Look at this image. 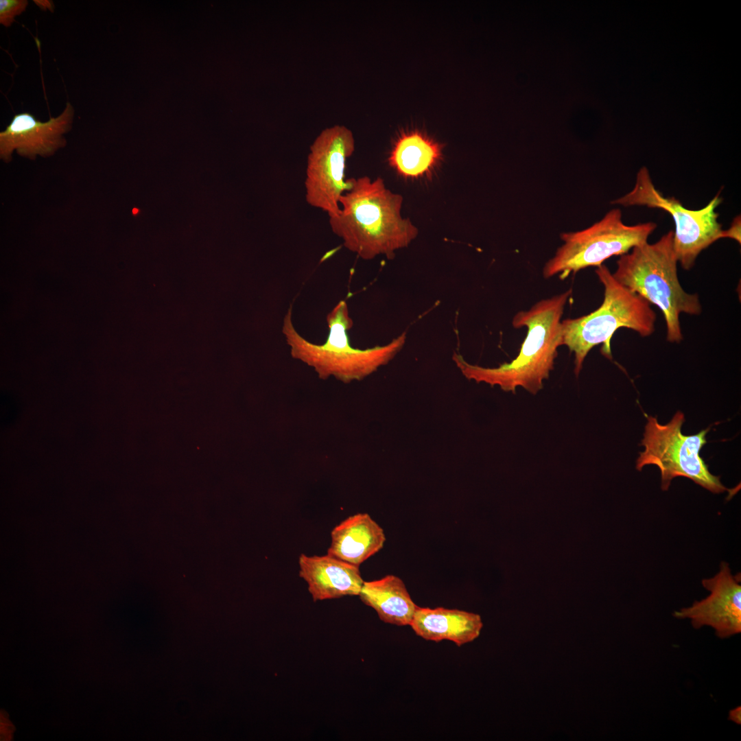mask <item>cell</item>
I'll return each instance as SVG.
<instances>
[{
	"label": "cell",
	"instance_id": "13",
	"mask_svg": "<svg viewBox=\"0 0 741 741\" xmlns=\"http://www.w3.org/2000/svg\"><path fill=\"white\" fill-rule=\"evenodd\" d=\"M331 545L327 554L360 566L384 546V530L366 513L350 516L331 532Z\"/></svg>",
	"mask_w": 741,
	"mask_h": 741
},
{
	"label": "cell",
	"instance_id": "16",
	"mask_svg": "<svg viewBox=\"0 0 741 741\" xmlns=\"http://www.w3.org/2000/svg\"><path fill=\"white\" fill-rule=\"evenodd\" d=\"M441 156L440 145L422 134H403L397 141L389 157V164L400 174L418 177L434 167Z\"/></svg>",
	"mask_w": 741,
	"mask_h": 741
},
{
	"label": "cell",
	"instance_id": "6",
	"mask_svg": "<svg viewBox=\"0 0 741 741\" xmlns=\"http://www.w3.org/2000/svg\"><path fill=\"white\" fill-rule=\"evenodd\" d=\"M644 415L647 423L641 443L644 450L639 452L637 459L638 471L646 465H656L660 470L663 491L668 489L674 478L685 477L711 493H733V489H727L718 476L709 471L700 456L702 447L707 443L709 428L696 434L685 435L681 431L685 417L680 411L664 425L659 423L655 417Z\"/></svg>",
	"mask_w": 741,
	"mask_h": 741
},
{
	"label": "cell",
	"instance_id": "4",
	"mask_svg": "<svg viewBox=\"0 0 741 741\" xmlns=\"http://www.w3.org/2000/svg\"><path fill=\"white\" fill-rule=\"evenodd\" d=\"M674 231H669L657 242H648L622 255L617 261L615 279L630 291L656 305L666 325V339L680 342L681 314L699 315L702 306L696 294L682 287L677 275L678 259L673 246Z\"/></svg>",
	"mask_w": 741,
	"mask_h": 741
},
{
	"label": "cell",
	"instance_id": "1",
	"mask_svg": "<svg viewBox=\"0 0 741 741\" xmlns=\"http://www.w3.org/2000/svg\"><path fill=\"white\" fill-rule=\"evenodd\" d=\"M402 202V196L388 189L381 178H353L340 198V213L329 218L331 231L362 259H390L418 235L417 228L401 215Z\"/></svg>",
	"mask_w": 741,
	"mask_h": 741
},
{
	"label": "cell",
	"instance_id": "8",
	"mask_svg": "<svg viewBox=\"0 0 741 741\" xmlns=\"http://www.w3.org/2000/svg\"><path fill=\"white\" fill-rule=\"evenodd\" d=\"M722 200L718 192L703 208L688 209L674 197H665L656 189L648 169L643 167L637 174L633 189L611 201V204L625 207L645 206L670 213L675 224L674 250L678 262L684 270H688L702 250L722 238V226L718 221V213L716 211Z\"/></svg>",
	"mask_w": 741,
	"mask_h": 741
},
{
	"label": "cell",
	"instance_id": "17",
	"mask_svg": "<svg viewBox=\"0 0 741 741\" xmlns=\"http://www.w3.org/2000/svg\"><path fill=\"white\" fill-rule=\"evenodd\" d=\"M27 5V0H1L0 23L5 27H10L16 16L26 10Z\"/></svg>",
	"mask_w": 741,
	"mask_h": 741
},
{
	"label": "cell",
	"instance_id": "7",
	"mask_svg": "<svg viewBox=\"0 0 741 741\" xmlns=\"http://www.w3.org/2000/svg\"><path fill=\"white\" fill-rule=\"evenodd\" d=\"M657 226L653 222L626 225L622 222L621 210L613 209L587 228L561 233L563 244L545 263L543 276L548 279L558 274L563 280L580 270L598 267L613 256L626 254L646 243Z\"/></svg>",
	"mask_w": 741,
	"mask_h": 741
},
{
	"label": "cell",
	"instance_id": "3",
	"mask_svg": "<svg viewBox=\"0 0 741 741\" xmlns=\"http://www.w3.org/2000/svg\"><path fill=\"white\" fill-rule=\"evenodd\" d=\"M326 320L328 334L322 344L311 342L298 332L293 324L292 305L282 325L292 357L312 368L322 380L334 377L346 384L361 381L388 364L406 342L405 331L385 345L364 349L353 347L348 334L353 321L344 300L333 307Z\"/></svg>",
	"mask_w": 741,
	"mask_h": 741
},
{
	"label": "cell",
	"instance_id": "15",
	"mask_svg": "<svg viewBox=\"0 0 741 741\" xmlns=\"http://www.w3.org/2000/svg\"><path fill=\"white\" fill-rule=\"evenodd\" d=\"M359 596L381 621L397 626L410 625L417 607L403 580L394 575L364 581Z\"/></svg>",
	"mask_w": 741,
	"mask_h": 741
},
{
	"label": "cell",
	"instance_id": "9",
	"mask_svg": "<svg viewBox=\"0 0 741 741\" xmlns=\"http://www.w3.org/2000/svg\"><path fill=\"white\" fill-rule=\"evenodd\" d=\"M354 149L351 131L339 125L323 130L310 146L305 200L310 206L325 211L329 218L338 215L340 198L353 185V178L345 180L344 170Z\"/></svg>",
	"mask_w": 741,
	"mask_h": 741
},
{
	"label": "cell",
	"instance_id": "14",
	"mask_svg": "<svg viewBox=\"0 0 741 741\" xmlns=\"http://www.w3.org/2000/svg\"><path fill=\"white\" fill-rule=\"evenodd\" d=\"M426 640H449L460 646L477 638L483 624L479 615L443 607H416L410 624Z\"/></svg>",
	"mask_w": 741,
	"mask_h": 741
},
{
	"label": "cell",
	"instance_id": "11",
	"mask_svg": "<svg viewBox=\"0 0 741 741\" xmlns=\"http://www.w3.org/2000/svg\"><path fill=\"white\" fill-rule=\"evenodd\" d=\"M74 115V108L69 102L58 117L47 121H41L27 112L16 114L0 132L1 159L10 163L14 151L32 160L38 156H51L66 145L64 134L71 130Z\"/></svg>",
	"mask_w": 741,
	"mask_h": 741
},
{
	"label": "cell",
	"instance_id": "5",
	"mask_svg": "<svg viewBox=\"0 0 741 741\" xmlns=\"http://www.w3.org/2000/svg\"><path fill=\"white\" fill-rule=\"evenodd\" d=\"M595 272L604 288L602 305L587 315L561 322V345L574 353L576 377L593 347L603 344L602 353L611 358V339L618 329H632L642 337L655 329L657 315L646 300L618 282L605 265Z\"/></svg>",
	"mask_w": 741,
	"mask_h": 741
},
{
	"label": "cell",
	"instance_id": "12",
	"mask_svg": "<svg viewBox=\"0 0 741 741\" xmlns=\"http://www.w3.org/2000/svg\"><path fill=\"white\" fill-rule=\"evenodd\" d=\"M299 576L307 584L314 602L359 596L364 580L359 566L329 554L298 558Z\"/></svg>",
	"mask_w": 741,
	"mask_h": 741
},
{
	"label": "cell",
	"instance_id": "19",
	"mask_svg": "<svg viewBox=\"0 0 741 741\" xmlns=\"http://www.w3.org/2000/svg\"><path fill=\"white\" fill-rule=\"evenodd\" d=\"M729 720L737 725L741 723V707L738 706L729 712Z\"/></svg>",
	"mask_w": 741,
	"mask_h": 741
},
{
	"label": "cell",
	"instance_id": "20",
	"mask_svg": "<svg viewBox=\"0 0 741 741\" xmlns=\"http://www.w3.org/2000/svg\"><path fill=\"white\" fill-rule=\"evenodd\" d=\"M34 3L43 10H49L54 12V4L52 1L49 0H34Z\"/></svg>",
	"mask_w": 741,
	"mask_h": 741
},
{
	"label": "cell",
	"instance_id": "18",
	"mask_svg": "<svg viewBox=\"0 0 741 741\" xmlns=\"http://www.w3.org/2000/svg\"><path fill=\"white\" fill-rule=\"evenodd\" d=\"M730 237L740 243V217L735 218L727 231L723 230L722 238Z\"/></svg>",
	"mask_w": 741,
	"mask_h": 741
},
{
	"label": "cell",
	"instance_id": "2",
	"mask_svg": "<svg viewBox=\"0 0 741 741\" xmlns=\"http://www.w3.org/2000/svg\"><path fill=\"white\" fill-rule=\"evenodd\" d=\"M572 293L571 290H567L538 301L527 311L516 313L512 325L516 329L526 327L527 334L519 354L510 362L494 368L482 367L467 362L456 352L453 361L469 380L497 386L513 393L521 387L536 395L554 368L557 349L561 346V318Z\"/></svg>",
	"mask_w": 741,
	"mask_h": 741
},
{
	"label": "cell",
	"instance_id": "10",
	"mask_svg": "<svg viewBox=\"0 0 741 741\" xmlns=\"http://www.w3.org/2000/svg\"><path fill=\"white\" fill-rule=\"evenodd\" d=\"M740 573L733 576L729 564L722 561L717 574L702 580L709 595L700 601H694L690 607L675 611L673 616L690 619L695 629L710 626L720 639L740 633Z\"/></svg>",
	"mask_w": 741,
	"mask_h": 741
}]
</instances>
